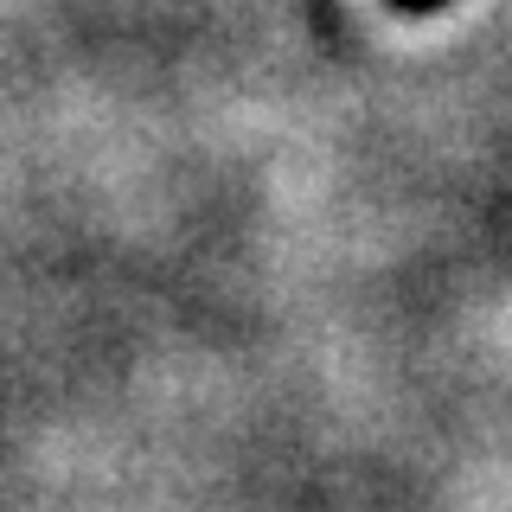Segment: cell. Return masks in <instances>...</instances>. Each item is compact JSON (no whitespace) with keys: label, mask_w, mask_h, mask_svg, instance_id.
Instances as JSON below:
<instances>
[{"label":"cell","mask_w":512,"mask_h":512,"mask_svg":"<svg viewBox=\"0 0 512 512\" xmlns=\"http://www.w3.org/2000/svg\"><path fill=\"white\" fill-rule=\"evenodd\" d=\"M391 7H410V13H429V7H442V0H391Z\"/></svg>","instance_id":"6da1fadb"}]
</instances>
